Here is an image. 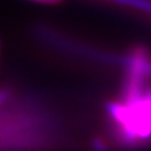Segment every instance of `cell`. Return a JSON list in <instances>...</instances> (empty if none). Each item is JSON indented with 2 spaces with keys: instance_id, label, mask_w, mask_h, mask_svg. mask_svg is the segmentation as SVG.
<instances>
[{
  "instance_id": "6da1fadb",
  "label": "cell",
  "mask_w": 151,
  "mask_h": 151,
  "mask_svg": "<svg viewBox=\"0 0 151 151\" xmlns=\"http://www.w3.org/2000/svg\"><path fill=\"white\" fill-rule=\"evenodd\" d=\"M34 1H39V2H48V3H52V2H56L58 0H34Z\"/></svg>"
}]
</instances>
